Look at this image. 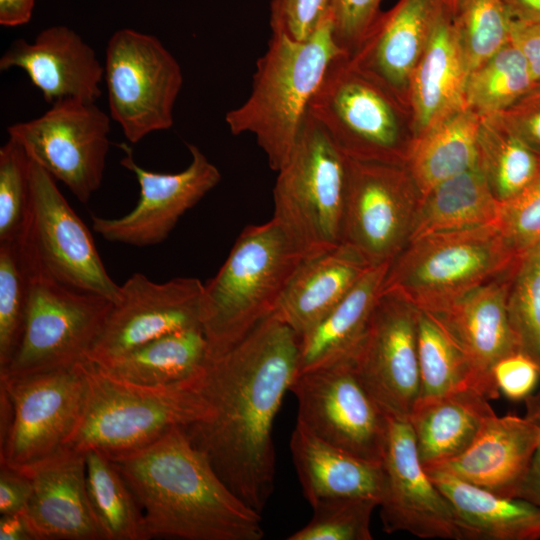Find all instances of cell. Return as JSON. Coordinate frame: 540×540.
I'll return each mask as SVG.
<instances>
[{"mask_svg":"<svg viewBox=\"0 0 540 540\" xmlns=\"http://www.w3.org/2000/svg\"><path fill=\"white\" fill-rule=\"evenodd\" d=\"M300 337L275 313L200 375L207 416L185 428L190 442L246 505L261 514L274 489V419L299 373Z\"/></svg>","mask_w":540,"mask_h":540,"instance_id":"cell-1","label":"cell"},{"mask_svg":"<svg viewBox=\"0 0 540 540\" xmlns=\"http://www.w3.org/2000/svg\"><path fill=\"white\" fill-rule=\"evenodd\" d=\"M143 515L147 540H260L261 514L237 497L175 427L151 444L109 457Z\"/></svg>","mask_w":540,"mask_h":540,"instance_id":"cell-2","label":"cell"},{"mask_svg":"<svg viewBox=\"0 0 540 540\" xmlns=\"http://www.w3.org/2000/svg\"><path fill=\"white\" fill-rule=\"evenodd\" d=\"M343 54L347 55L334 40L329 16L306 40L272 34L256 63L249 96L225 116L230 132L254 135L277 172L293 151L327 68Z\"/></svg>","mask_w":540,"mask_h":540,"instance_id":"cell-3","label":"cell"},{"mask_svg":"<svg viewBox=\"0 0 540 540\" xmlns=\"http://www.w3.org/2000/svg\"><path fill=\"white\" fill-rule=\"evenodd\" d=\"M303 259L273 218L242 230L217 274L204 284L201 327L209 358L227 352L275 312Z\"/></svg>","mask_w":540,"mask_h":540,"instance_id":"cell-4","label":"cell"},{"mask_svg":"<svg viewBox=\"0 0 540 540\" xmlns=\"http://www.w3.org/2000/svg\"><path fill=\"white\" fill-rule=\"evenodd\" d=\"M86 395L78 426L66 446L108 457L145 447L175 427L185 428L207 416L200 391L201 373L166 386L135 384L99 365L83 363ZM203 371V370H202Z\"/></svg>","mask_w":540,"mask_h":540,"instance_id":"cell-5","label":"cell"},{"mask_svg":"<svg viewBox=\"0 0 540 540\" xmlns=\"http://www.w3.org/2000/svg\"><path fill=\"white\" fill-rule=\"evenodd\" d=\"M519 259L496 225L429 234L409 241L391 262L383 291L437 313Z\"/></svg>","mask_w":540,"mask_h":540,"instance_id":"cell-6","label":"cell"},{"mask_svg":"<svg viewBox=\"0 0 540 540\" xmlns=\"http://www.w3.org/2000/svg\"><path fill=\"white\" fill-rule=\"evenodd\" d=\"M308 112L346 157L406 163L413 140L409 105L348 55L329 65Z\"/></svg>","mask_w":540,"mask_h":540,"instance_id":"cell-7","label":"cell"},{"mask_svg":"<svg viewBox=\"0 0 540 540\" xmlns=\"http://www.w3.org/2000/svg\"><path fill=\"white\" fill-rule=\"evenodd\" d=\"M277 172L272 218L303 257L340 245L348 158L309 112L288 161Z\"/></svg>","mask_w":540,"mask_h":540,"instance_id":"cell-8","label":"cell"},{"mask_svg":"<svg viewBox=\"0 0 540 540\" xmlns=\"http://www.w3.org/2000/svg\"><path fill=\"white\" fill-rule=\"evenodd\" d=\"M29 274L22 337L9 363L0 369V377H25L89 361L114 304L104 296Z\"/></svg>","mask_w":540,"mask_h":540,"instance_id":"cell-9","label":"cell"},{"mask_svg":"<svg viewBox=\"0 0 540 540\" xmlns=\"http://www.w3.org/2000/svg\"><path fill=\"white\" fill-rule=\"evenodd\" d=\"M30 178V214L17 243L28 272L116 303L121 285L108 274L88 227L56 179L32 159Z\"/></svg>","mask_w":540,"mask_h":540,"instance_id":"cell-10","label":"cell"},{"mask_svg":"<svg viewBox=\"0 0 540 540\" xmlns=\"http://www.w3.org/2000/svg\"><path fill=\"white\" fill-rule=\"evenodd\" d=\"M110 117L131 143L174 124L181 66L161 41L130 28L113 33L104 64Z\"/></svg>","mask_w":540,"mask_h":540,"instance_id":"cell-11","label":"cell"},{"mask_svg":"<svg viewBox=\"0 0 540 540\" xmlns=\"http://www.w3.org/2000/svg\"><path fill=\"white\" fill-rule=\"evenodd\" d=\"M290 391L299 426L340 449L381 465L389 416L363 384L353 355L300 371Z\"/></svg>","mask_w":540,"mask_h":540,"instance_id":"cell-12","label":"cell"},{"mask_svg":"<svg viewBox=\"0 0 540 540\" xmlns=\"http://www.w3.org/2000/svg\"><path fill=\"white\" fill-rule=\"evenodd\" d=\"M110 116L95 102L63 99L7 128L28 155L82 203L100 188L110 149Z\"/></svg>","mask_w":540,"mask_h":540,"instance_id":"cell-13","label":"cell"},{"mask_svg":"<svg viewBox=\"0 0 540 540\" xmlns=\"http://www.w3.org/2000/svg\"><path fill=\"white\" fill-rule=\"evenodd\" d=\"M420 198L405 164L348 158L341 243L370 266L391 263L409 241Z\"/></svg>","mask_w":540,"mask_h":540,"instance_id":"cell-14","label":"cell"},{"mask_svg":"<svg viewBox=\"0 0 540 540\" xmlns=\"http://www.w3.org/2000/svg\"><path fill=\"white\" fill-rule=\"evenodd\" d=\"M13 418L0 442V464L23 468L66 446L82 415L83 363L25 377H0Z\"/></svg>","mask_w":540,"mask_h":540,"instance_id":"cell-15","label":"cell"},{"mask_svg":"<svg viewBox=\"0 0 540 540\" xmlns=\"http://www.w3.org/2000/svg\"><path fill=\"white\" fill-rule=\"evenodd\" d=\"M121 165L132 172L140 195L135 207L117 218L91 216L92 228L109 242L147 247L163 242L181 216L221 180L219 169L193 144L190 164L178 173H158L139 166L131 147L121 143Z\"/></svg>","mask_w":540,"mask_h":540,"instance_id":"cell-16","label":"cell"},{"mask_svg":"<svg viewBox=\"0 0 540 540\" xmlns=\"http://www.w3.org/2000/svg\"><path fill=\"white\" fill-rule=\"evenodd\" d=\"M203 289L198 278L157 283L134 273L121 285L120 299L113 304L89 361L102 363L165 335L201 327Z\"/></svg>","mask_w":540,"mask_h":540,"instance_id":"cell-17","label":"cell"},{"mask_svg":"<svg viewBox=\"0 0 540 540\" xmlns=\"http://www.w3.org/2000/svg\"><path fill=\"white\" fill-rule=\"evenodd\" d=\"M417 314L402 297L382 291L353 354L363 384L389 417L408 420L419 398Z\"/></svg>","mask_w":540,"mask_h":540,"instance_id":"cell-18","label":"cell"},{"mask_svg":"<svg viewBox=\"0 0 540 540\" xmlns=\"http://www.w3.org/2000/svg\"><path fill=\"white\" fill-rule=\"evenodd\" d=\"M381 466L380 517L386 533L419 538L464 539L455 512L425 471L407 419L389 417Z\"/></svg>","mask_w":540,"mask_h":540,"instance_id":"cell-19","label":"cell"},{"mask_svg":"<svg viewBox=\"0 0 540 540\" xmlns=\"http://www.w3.org/2000/svg\"><path fill=\"white\" fill-rule=\"evenodd\" d=\"M18 469L32 481L23 514L34 540H103L88 497L85 452L64 446Z\"/></svg>","mask_w":540,"mask_h":540,"instance_id":"cell-20","label":"cell"},{"mask_svg":"<svg viewBox=\"0 0 540 540\" xmlns=\"http://www.w3.org/2000/svg\"><path fill=\"white\" fill-rule=\"evenodd\" d=\"M514 267L469 291L444 310L431 313L462 350L471 370L472 387L488 399L498 398L500 393L493 378L494 366L520 351L507 309Z\"/></svg>","mask_w":540,"mask_h":540,"instance_id":"cell-21","label":"cell"},{"mask_svg":"<svg viewBox=\"0 0 540 540\" xmlns=\"http://www.w3.org/2000/svg\"><path fill=\"white\" fill-rule=\"evenodd\" d=\"M528 400L524 417L493 416L465 452L427 469L442 470L495 494L516 497L540 445V394Z\"/></svg>","mask_w":540,"mask_h":540,"instance_id":"cell-22","label":"cell"},{"mask_svg":"<svg viewBox=\"0 0 540 540\" xmlns=\"http://www.w3.org/2000/svg\"><path fill=\"white\" fill-rule=\"evenodd\" d=\"M26 72L47 103L63 99L96 102L104 66L94 49L64 25L43 29L33 42L15 40L0 58V70Z\"/></svg>","mask_w":540,"mask_h":540,"instance_id":"cell-23","label":"cell"},{"mask_svg":"<svg viewBox=\"0 0 540 540\" xmlns=\"http://www.w3.org/2000/svg\"><path fill=\"white\" fill-rule=\"evenodd\" d=\"M445 0H399L381 13L351 62L409 105V83ZM410 107V105H409Z\"/></svg>","mask_w":540,"mask_h":540,"instance_id":"cell-24","label":"cell"},{"mask_svg":"<svg viewBox=\"0 0 540 540\" xmlns=\"http://www.w3.org/2000/svg\"><path fill=\"white\" fill-rule=\"evenodd\" d=\"M469 71L453 13H440L409 83L413 139L466 108Z\"/></svg>","mask_w":540,"mask_h":540,"instance_id":"cell-25","label":"cell"},{"mask_svg":"<svg viewBox=\"0 0 540 540\" xmlns=\"http://www.w3.org/2000/svg\"><path fill=\"white\" fill-rule=\"evenodd\" d=\"M371 266L341 243L304 258L290 279L275 314L301 337L317 324Z\"/></svg>","mask_w":540,"mask_h":540,"instance_id":"cell-26","label":"cell"},{"mask_svg":"<svg viewBox=\"0 0 540 540\" xmlns=\"http://www.w3.org/2000/svg\"><path fill=\"white\" fill-rule=\"evenodd\" d=\"M495 415L489 399L473 387L418 399L408 421L424 469L465 452Z\"/></svg>","mask_w":540,"mask_h":540,"instance_id":"cell-27","label":"cell"},{"mask_svg":"<svg viewBox=\"0 0 540 540\" xmlns=\"http://www.w3.org/2000/svg\"><path fill=\"white\" fill-rule=\"evenodd\" d=\"M290 451L306 500L366 497L380 503L384 487L382 466L358 458L311 434L298 424Z\"/></svg>","mask_w":540,"mask_h":540,"instance_id":"cell-28","label":"cell"},{"mask_svg":"<svg viewBox=\"0 0 540 540\" xmlns=\"http://www.w3.org/2000/svg\"><path fill=\"white\" fill-rule=\"evenodd\" d=\"M452 506L464 539L538 540L540 508L468 483L448 472L425 469Z\"/></svg>","mask_w":540,"mask_h":540,"instance_id":"cell-29","label":"cell"},{"mask_svg":"<svg viewBox=\"0 0 540 540\" xmlns=\"http://www.w3.org/2000/svg\"><path fill=\"white\" fill-rule=\"evenodd\" d=\"M390 264L371 266L350 291L300 337L299 372L355 353L382 294Z\"/></svg>","mask_w":540,"mask_h":540,"instance_id":"cell-30","label":"cell"},{"mask_svg":"<svg viewBox=\"0 0 540 540\" xmlns=\"http://www.w3.org/2000/svg\"><path fill=\"white\" fill-rule=\"evenodd\" d=\"M500 208L501 202L477 163L421 196L409 241L434 233L496 225Z\"/></svg>","mask_w":540,"mask_h":540,"instance_id":"cell-31","label":"cell"},{"mask_svg":"<svg viewBox=\"0 0 540 540\" xmlns=\"http://www.w3.org/2000/svg\"><path fill=\"white\" fill-rule=\"evenodd\" d=\"M208 342L201 327L154 339L119 356L95 363L120 379L147 386H166L197 377L204 369Z\"/></svg>","mask_w":540,"mask_h":540,"instance_id":"cell-32","label":"cell"},{"mask_svg":"<svg viewBox=\"0 0 540 540\" xmlns=\"http://www.w3.org/2000/svg\"><path fill=\"white\" fill-rule=\"evenodd\" d=\"M481 115L465 108L412 140L406 158L421 196L478 163Z\"/></svg>","mask_w":540,"mask_h":540,"instance_id":"cell-33","label":"cell"},{"mask_svg":"<svg viewBox=\"0 0 540 540\" xmlns=\"http://www.w3.org/2000/svg\"><path fill=\"white\" fill-rule=\"evenodd\" d=\"M478 165L500 202L514 197L540 176V155L497 113L481 116Z\"/></svg>","mask_w":540,"mask_h":540,"instance_id":"cell-34","label":"cell"},{"mask_svg":"<svg viewBox=\"0 0 540 540\" xmlns=\"http://www.w3.org/2000/svg\"><path fill=\"white\" fill-rule=\"evenodd\" d=\"M86 453V484L103 540H147L142 511L116 464L103 452Z\"/></svg>","mask_w":540,"mask_h":540,"instance_id":"cell-35","label":"cell"},{"mask_svg":"<svg viewBox=\"0 0 540 540\" xmlns=\"http://www.w3.org/2000/svg\"><path fill=\"white\" fill-rule=\"evenodd\" d=\"M417 347L418 399L472 387L471 370L462 350L433 314L421 310L417 314Z\"/></svg>","mask_w":540,"mask_h":540,"instance_id":"cell-36","label":"cell"},{"mask_svg":"<svg viewBox=\"0 0 540 540\" xmlns=\"http://www.w3.org/2000/svg\"><path fill=\"white\" fill-rule=\"evenodd\" d=\"M535 84L524 57L509 41L494 56L469 73L466 108L481 116L502 112Z\"/></svg>","mask_w":540,"mask_h":540,"instance_id":"cell-37","label":"cell"},{"mask_svg":"<svg viewBox=\"0 0 540 540\" xmlns=\"http://www.w3.org/2000/svg\"><path fill=\"white\" fill-rule=\"evenodd\" d=\"M453 20L469 73L510 41L512 19L502 0H459Z\"/></svg>","mask_w":540,"mask_h":540,"instance_id":"cell-38","label":"cell"},{"mask_svg":"<svg viewBox=\"0 0 540 540\" xmlns=\"http://www.w3.org/2000/svg\"><path fill=\"white\" fill-rule=\"evenodd\" d=\"M507 309L520 352L528 356L540 372V243L515 265Z\"/></svg>","mask_w":540,"mask_h":540,"instance_id":"cell-39","label":"cell"},{"mask_svg":"<svg viewBox=\"0 0 540 540\" xmlns=\"http://www.w3.org/2000/svg\"><path fill=\"white\" fill-rule=\"evenodd\" d=\"M30 274L17 243H0V369L15 354L29 303Z\"/></svg>","mask_w":540,"mask_h":540,"instance_id":"cell-40","label":"cell"},{"mask_svg":"<svg viewBox=\"0 0 540 540\" xmlns=\"http://www.w3.org/2000/svg\"><path fill=\"white\" fill-rule=\"evenodd\" d=\"M31 157L9 137L0 148V243H18L31 206Z\"/></svg>","mask_w":540,"mask_h":540,"instance_id":"cell-41","label":"cell"},{"mask_svg":"<svg viewBox=\"0 0 540 540\" xmlns=\"http://www.w3.org/2000/svg\"><path fill=\"white\" fill-rule=\"evenodd\" d=\"M313 515L287 540H371L370 521L379 502L366 497H341L311 505Z\"/></svg>","mask_w":540,"mask_h":540,"instance_id":"cell-42","label":"cell"},{"mask_svg":"<svg viewBox=\"0 0 540 540\" xmlns=\"http://www.w3.org/2000/svg\"><path fill=\"white\" fill-rule=\"evenodd\" d=\"M496 226L519 258L540 243V176L501 202Z\"/></svg>","mask_w":540,"mask_h":540,"instance_id":"cell-43","label":"cell"},{"mask_svg":"<svg viewBox=\"0 0 540 540\" xmlns=\"http://www.w3.org/2000/svg\"><path fill=\"white\" fill-rule=\"evenodd\" d=\"M382 0H332L330 22L334 40L347 55L361 46L382 13Z\"/></svg>","mask_w":540,"mask_h":540,"instance_id":"cell-44","label":"cell"},{"mask_svg":"<svg viewBox=\"0 0 540 540\" xmlns=\"http://www.w3.org/2000/svg\"><path fill=\"white\" fill-rule=\"evenodd\" d=\"M332 0H271L269 24L272 34L306 40L327 19Z\"/></svg>","mask_w":540,"mask_h":540,"instance_id":"cell-45","label":"cell"},{"mask_svg":"<svg viewBox=\"0 0 540 540\" xmlns=\"http://www.w3.org/2000/svg\"><path fill=\"white\" fill-rule=\"evenodd\" d=\"M539 376L536 364L520 351L502 358L493 368L499 392L510 400L526 398L535 388Z\"/></svg>","mask_w":540,"mask_h":540,"instance_id":"cell-46","label":"cell"},{"mask_svg":"<svg viewBox=\"0 0 540 540\" xmlns=\"http://www.w3.org/2000/svg\"><path fill=\"white\" fill-rule=\"evenodd\" d=\"M507 126L540 155V83L502 112Z\"/></svg>","mask_w":540,"mask_h":540,"instance_id":"cell-47","label":"cell"},{"mask_svg":"<svg viewBox=\"0 0 540 540\" xmlns=\"http://www.w3.org/2000/svg\"><path fill=\"white\" fill-rule=\"evenodd\" d=\"M32 481L22 469L0 464V514L22 513L32 494Z\"/></svg>","mask_w":540,"mask_h":540,"instance_id":"cell-48","label":"cell"},{"mask_svg":"<svg viewBox=\"0 0 540 540\" xmlns=\"http://www.w3.org/2000/svg\"><path fill=\"white\" fill-rule=\"evenodd\" d=\"M510 42L524 57L534 82L540 83V24L512 19Z\"/></svg>","mask_w":540,"mask_h":540,"instance_id":"cell-49","label":"cell"},{"mask_svg":"<svg viewBox=\"0 0 540 540\" xmlns=\"http://www.w3.org/2000/svg\"><path fill=\"white\" fill-rule=\"evenodd\" d=\"M34 6L35 0H0V24L17 27L28 23Z\"/></svg>","mask_w":540,"mask_h":540,"instance_id":"cell-50","label":"cell"},{"mask_svg":"<svg viewBox=\"0 0 540 540\" xmlns=\"http://www.w3.org/2000/svg\"><path fill=\"white\" fill-rule=\"evenodd\" d=\"M516 497L524 499L540 508V445L537 448L529 469L519 486Z\"/></svg>","mask_w":540,"mask_h":540,"instance_id":"cell-51","label":"cell"},{"mask_svg":"<svg viewBox=\"0 0 540 540\" xmlns=\"http://www.w3.org/2000/svg\"><path fill=\"white\" fill-rule=\"evenodd\" d=\"M0 540H34L23 512L1 515Z\"/></svg>","mask_w":540,"mask_h":540,"instance_id":"cell-52","label":"cell"},{"mask_svg":"<svg viewBox=\"0 0 540 540\" xmlns=\"http://www.w3.org/2000/svg\"><path fill=\"white\" fill-rule=\"evenodd\" d=\"M511 19L540 24V0H502Z\"/></svg>","mask_w":540,"mask_h":540,"instance_id":"cell-53","label":"cell"},{"mask_svg":"<svg viewBox=\"0 0 540 540\" xmlns=\"http://www.w3.org/2000/svg\"><path fill=\"white\" fill-rule=\"evenodd\" d=\"M445 1L448 7L450 8V10L452 11V13H454L459 0H445Z\"/></svg>","mask_w":540,"mask_h":540,"instance_id":"cell-54","label":"cell"}]
</instances>
